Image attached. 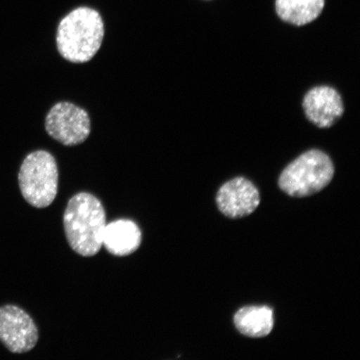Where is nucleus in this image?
I'll return each instance as SVG.
<instances>
[{
    "instance_id": "nucleus-1",
    "label": "nucleus",
    "mask_w": 360,
    "mask_h": 360,
    "mask_svg": "<svg viewBox=\"0 0 360 360\" xmlns=\"http://www.w3.org/2000/svg\"><path fill=\"white\" fill-rule=\"evenodd\" d=\"M105 210L100 200L89 193H79L68 202L64 227L71 249L84 257H92L103 246L106 227Z\"/></svg>"
},
{
    "instance_id": "nucleus-2",
    "label": "nucleus",
    "mask_w": 360,
    "mask_h": 360,
    "mask_svg": "<svg viewBox=\"0 0 360 360\" xmlns=\"http://www.w3.org/2000/svg\"><path fill=\"white\" fill-rule=\"evenodd\" d=\"M105 37L101 13L89 7H79L63 18L58 26L56 45L67 61L84 64L96 56Z\"/></svg>"
},
{
    "instance_id": "nucleus-3",
    "label": "nucleus",
    "mask_w": 360,
    "mask_h": 360,
    "mask_svg": "<svg viewBox=\"0 0 360 360\" xmlns=\"http://www.w3.org/2000/svg\"><path fill=\"white\" fill-rule=\"evenodd\" d=\"M335 174L330 157L319 150L304 153L283 170L278 186L288 195L304 198L327 187Z\"/></svg>"
},
{
    "instance_id": "nucleus-4",
    "label": "nucleus",
    "mask_w": 360,
    "mask_h": 360,
    "mask_svg": "<svg viewBox=\"0 0 360 360\" xmlns=\"http://www.w3.org/2000/svg\"><path fill=\"white\" fill-rule=\"evenodd\" d=\"M18 179L27 202L37 209L46 208L58 193V169L55 158L45 150L30 153L22 161Z\"/></svg>"
},
{
    "instance_id": "nucleus-5",
    "label": "nucleus",
    "mask_w": 360,
    "mask_h": 360,
    "mask_svg": "<svg viewBox=\"0 0 360 360\" xmlns=\"http://www.w3.org/2000/svg\"><path fill=\"white\" fill-rule=\"evenodd\" d=\"M47 134L65 146L84 143L91 133V120L86 110L70 102H58L45 120Z\"/></svg>"
},
{
    "instance_id": "nucleus-6",
    "label": "nucleus",
    "mask_w": 360,
    "mask_h": 360,
    "mask_svg": "<svg viewBox=\"0 0 360 360\" xmlns=\"http://www.w3.org/2000/svg\"><path fill=\"white\" fill-rule=\"evenodd\" d=\"M38 340V328L29 314L15 305L0 307V342L11 352H30Z\"/></svg>"
},
{
    "instance_id": "nucleus-7",
    "label": "nucleus",
    "mask_w": 360,
    "mask_h": 360,
    "mask_svg": "<svg viewBox=\"0 0 360 360\" xmlns=\"http://www.w3.org/2000/svg\"><path fill=\"white\" fill-rule=\"evenodd\" d=\"M216 202L220 212L228 218L240 219L258 208L260 195L258 188L249 179L237 177L220 187Z\"/></svg>"
},
{
    "instance_id": "nucleus-8",
    "label": "nucleus",
    "mask_w": 360,
    "mask_h": 360,
    "mask_svg": "<svg viewBox=\"0 0 360 360\" xmlns=\"http://www.w3.org/2000/svg\"><path fill=\"white\" fill-rule=\"evenodd\" d=\"M303 108L306 117L319 128H330L344 114L340 94L330 86H317L305 94Z\"/></svg>"
},
{
    "instance_id": "nucleus-9",
    "label": "nucleus",
    "mask_w": 360,
    "mask_h": 360,
    "mask_svg": "<svg viewBox=\"0 0 360 360\" xmlns=\"http://www.w3.org/2000/svg\"><path fill=\"white\" fill-rule=\"evenodd\" d=\"M142 242L141 229L130 219H118L106 224L103 245L110 254L124 257L134 253Z\"/></svg>"
},
{
    "instance_id": "nucleus-10",
    "label": "nucleus",
    "mask_w": 360,
    "mask_h": 360,
    "mask_svg": "<svg viewBox=\"0 0 360 360\" xmlns=\"http://www.w3.org/2000/svg\"><path fill=\"white\" fill-rule=\"evenodd\" d=\"M233 323L240 334L250 338H263L273 330V309L269 306H246L238 309Z\"/></svg>"
},
{
    "instance_id": "nucleus-11",
    "label": "nucleus",
    "mask_w": 360,
    "mask_h": 360,
    "mask_svg": "<svg viewBox=\"0 0 360 360\" xmlns=\"http://www.w3.org/2000/svg\"><path fill=\"white\" fill-rule=\"evenodd\" d=\"M325 4L326 0H276V8L282 20L302 26L316 20Z\"/></svg>"
}]
</instances>
